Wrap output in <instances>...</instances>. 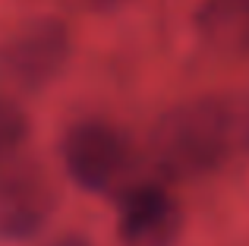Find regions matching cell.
<instances>
[{
    "mask_svg": "<svg viewBox=\"0 0 249 246\" xmlns=\"http://www.w3.org/2000/svg\"><path fill=\"white\" fill-rule=\"evenodd\" d=\"M152 161L167 177H199L249 155V92L202 95L158 117Z\"/></svg>",
    "mask_w": 249,
    "mask_h": 246,
    "instance_id": "obj_1",
    "label": "cell"
},
{
    "mask_svg": "<svg viewBox=\"0 0 249 246\" xmlns=\"http://www.w3.org/2000/svg\"><path fill=\"white\" fill-rule=\"evenodd\" d=\"M63 164L82 190L107 193L129 177L133 148L117 126L104 120H82L63 139Z\"/></svg>",
    "mask_w": 249,
    "mask_h": 246,
    "instance_id": "obj_2",
    "label": "cell"
},
{
    "mask_svg": "<svg viewBox=\"0 0 249 246\" xmlns=\"http://www.w3.org/2000/svg\"><path fill=\"white\" fill-rule=\"evenodd\" d=\"M67 54V25L54 16L32 19L0 48V79L13 92H35L60 73Z\"/></svg>",
    "mask_w": 249,
    "mask_h": 246,
    "instance_id": "obj_3",
    "label": "cell"
},
{
    "mask_svg": "<svg viewBox=\"0 0 249 246\" xmlns=\"http://www.w3.org/2000/svg\"><path fill=\"white\" fill-rule=\"evenodd\" d=\"M54 186L32 161H10L0 167V240H29L48 224L54 211Z\"/></svg>",
    "mask_w": 249,
    "mask_h": 246,
    "instance_id": "obj_4",
    "label": "cell"
},
{
    "mask_svg": "<svg viewBox=\"0 0 249 246\" xmlns=\"http://www.w3.org/2000/svg\"><path fill=\"white\" fill-rule=\"evenodd\" d=\"M183 211L161 183H129L120 193V246H174Z\"/></svg>",
    "mask_w": 249,
    "mask_h": 246,
    "instance_id": "obj_5",
    "label": "cell"
},
{
    "mask_svg": "<svg viewBox=\"0 0 249 246\" xmlns=\"http://www.w3.org/2000/svg\"><path fill=\"white\" fill-rule=\"evenodd\" d=\"M196 29L218 54L249 57V0H202Z\"/></svg>",
    "mask_w": 249,
    "mask_h": 246,
    "instance_id": "obj_6",
    "label": "cell"
},
{
    "mask_svg": "<svg viewBox=\"0 0 249 246\" xmlns=\"http://www.w3.org/2000/svg\"><path fill=\"white\" fill-rule=\"evenodd\" d=\"M25 136H29V117L22 107L10 98H0V167L19 158Z\"/></svg>",
    "mask_w": 249,
    "mask_h": 246,
    "instance_id": "obj_7",
    "label": "cell"
},
{
    "mask_svg": "<svg viewBox=\"0 0 249 246\" xmlns=\"http://www.w3.org/2000/svg\"><path fill=\"white\" fill-rule=\"evenodd\" d=\"M48 246H89L85 240H79V237H60V240L48 243Z\"/></svg>",
    "mask_w": 249,
    "mask_h": 246,
    "instance_id": "obj_8",
    "label": "cell"
}]
</instances>
